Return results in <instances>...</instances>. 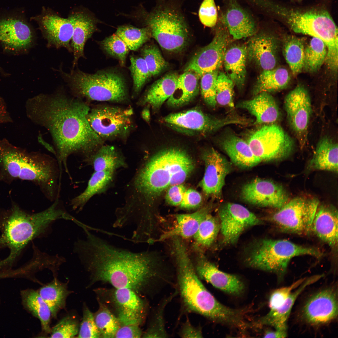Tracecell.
Here are the masks:
<instances>
[{
	"label": "cell",
	"mask_w": 338,
	"mask_h": 338,
	"mask_svg": "<svg viewBox=\"0 0 338 338\" xmlns=\"http://www.w3.org/2000/svg\"></svg>",
	"instance_id": "64"
},
{
	"label": "cell",
	"mask_w": 338,
	"mask_h": 338,
	"mask_svg": "<svg viewBox=\"0 0 338 338\" xmlns=\"http://www.w3.org/2000/svg\"><path fill=\"white\" fill-rule=\"evenodd\" d=\"M284 103L289 124L302 148L306 141L312 113L309 95L304 87L298 85L287 95Z\"/></svg>",
	"instance_id": "17"
},
{
	"label": "cell",
	"mask_w": 338,
	"mask_h": 338,
	"mask_svg": "<svg viewBox=\"0 0 338 338\" xmlns=\"http://www.w3.org/2000/svg\"><path fill=\"white\" fill-rule=\"evenodd\" d=\"M115 172L94 171L85 190L71 200L73 209L81 210L94 196L105 192L113 182Z\"/></svg>",
	"instance_id": "38"
},
{
	"label": "cell",
	"mask_w": 338,
	"mask_h": 338,
	"mask_svg": "<svg viewBox=\"0 0 338 338\" xmlns=\"http://www.w3.org/2000/svg\"><path fill=\"white\" fill-rule=\"evenodd\" d=\"M287 335V330L275 329V330H268L264 334L265 338H285Z\"/></svg>",
	"instance_id": "62"
},
{
	"label": "cell",
	"mask_w": 338,
	"mask_h": 338,
	"mask_svg": "<svg viewBox=\"0 0 338 338\" xmlns=\"http://www.w3.org/2000/svg\"><path fill=\"white\" fill-rule=\"evenodd\" d=\"M179 76L176 73H170L157 80L139 100L138 105L158 110L173 93Z\"/></svg>",
	"instance_id": "31"
},
{
	"label": "cell",
	"mask_w": 338,
	"mask_h": 338,
	"mask_svg": "<svg viewBox=\"0 0 338 338\" xmlns=\"http://www.w3.org/2000/svg\"><path fill=\"white\" fill-rule=\"evenodd\" d=\"M21 295L24 308L40 320L42 332L45 334L50 333L51 312L38 291L32 289L22 290Z\"/></svg>",
	"instance_id": "39"
},
{
	"label": "cell",
	"mask_w": 338,
	"mask_h": 338,
	"mask_svg": "<svg viewBox=\"0 0 338 338\" xmlns=\"http://www.w3.org/2000/svg\"><path fill=\"white\" fill-rule=\"evenodd\" d=\"M247 58L246 46L239 44L227 49L224 57L226 74L240 89L245 83Z\"/></svg>",
	"instance_id": "33"
},
{
	"label": "cell",
	"mask_w": 338,
	"mask_h": 338,
	"mask_svg": "<svg viewBox=\"0 0 338 338\" xmlns=\"http://www.w3.org/2000/svg\"><path fill=\"white\" fill-rule=\"evenodd\" d=\"M220 230L223 242L233 244L246 228L259 224L261 221L253 213L238 204L227 203L219 209Z\"/></svg>",
	"instance_id": "18"
},
{
	"label": "cell",
	"mask_w": 338,
	"mask_h": 338,
	"mask_svg": "<svg viewBox=\"0 0 338 338\" xmlns=\"http://www.w3.org/2000/svg\"><path fill=\"white\" fill-rule=\"evenodd\" d=\"M333 249L338 245V211L332 205H322L318 208L311 231Z\"/></svg>",
	"instance_id": "28"
},
{
	"label": "cell",
	"mask_w": 338,
	"mask_h": 338,
	"mask_svg": "<svg viewBox=\"0 0 338 338\" xmlns=\"http://www.w3.org/2000/svg\"><path fill=\"white\" fill-rule=\"evenodd\" d=\"M202 201V196L199 192L194 189H189L185 192L180 206L186 209L193 208L199 206Z\"/></svg>",
	"instance_id": "58"
},
{
	"label": "cell",
	"mask_w": 338,
	"mask_h": 338,
	"mask_svg": "<svg viewBox=\"0 0 338 338\" xmlns=\"http://www.w3.org/2000/svg\"><path fill=\"white\" fill-rule=\"evenodd\" d=\"M323 274L313 275L305 278L304 282L292 292L282 305L277 309L270 310L265 315L256 322L259 325H269L275 329L287 330V323L291 311L299 296L309 285L317 281Z\"/></svg>",
	"instance_id": "29"
},
{
	"label": "cell",
	"mask_w": 338,
	"mask_h": 338,
	"mask_svg": "<svg viewBox=\"0 0 338 338\" xmlns=\"http://www.w3.org/2000/svg\"><path fill=\"white\" fill-rule=\"evenodd\" d=\"M12 120L8 112L6 104L0 96V124L12 122Z\"/></svg>",
	"instance_id": "61"
},
{
	"label": "cell",
	"mask_w": 338,
	"mask_h": 338,
	"mask_svg": "<svg viewBox=\"0 0 338 338\" xmlns=\"http://www.w3.org/2000/svg\"><path fill=\"white\" fill-rule=\"evenodd\" d=\"M220 229V223L217 219L208 214L200 223L193 236L197 246L206 247L214 242Z\"/></svg>",
	"instance_id": "45"
},
{
	"label": "cell",
	"mask_w": 338,
	"mask_h": 338,
	"mask_svg": "<svg viewBox=\"0 0 338 338\" xmlns=\"http://www.w3.org/2000/svg\"><path fill=\"white\" fill-rule=\"evenodd\" d=\"M237 106L247 110L254 116L256 118L255 124L273 123L280 116L278 106L269 93H260L252 99L239 103Z\"/></svg>",
	"instance_id": "30"
},
{
	"label": "cell",
	"mask_w": 338,
	"mask_h": 338,
	"mask_svg": "<svg viewBox=\"0 0 338 338\" xmlns=\"http://www.w3.org/2000/svg\"><path fill=\"white\" fill-rule=\"evenodd\" d=\"M319 205V201L315 198L297 197L279 208L272 216L271 220L285 232L308 234L311 231Z\"/></svg>",
	"instance_id": "13"
},
{
	"label": "cell",
	"mask_w": 338,
	"mask_h": 338,
	"mask_svg": "<svg viewBox=\"0 0 338 338\" xmlns=\"http://www.w3.org/2000/svg\"><path fill=\"white\" fill-rule=\"evenodd\" d=\"M265 15L286 25L296 33L320 39L327 47L338 39V29L322 5L299 7L275 0H245Z\"/></svg>",
	"instance_id": "5"
},
{
	"label": "cell",
	"mask_w": 338,
	"mask_h": 338,
	"mask_svg": "<svg viewBox=\"0 0 338 338\" xmlns=\"http://www.w3.org/2000/svg\"><path fill=\"white\" fill-rule=\"evenodd\" d=\"M92 166L94 171H112L126 166L123 155L114 146L102 145L87 157L84 159Z\"/></svg>",
	"instance_id": "36"
},
{
	"label": "cell",
	"mask_w": 338,
	"mask_h": 338,
	"mask_svg": "<svg viewBox=\"0 0 338 338\" xmlns=\"http://www.w3.org/2000/svg\"><path fill=\"white\" fill-rule=\"evenodd\" d=\"M133 115L130 107L99 105L90 108L87 119L92 128L103 141L125 140L134 128Z\"/></svg>",
	"instance_id": "11"
},
{
	"label": "cell",
	"mask_w": 338,
	"mask_h": 338,
	"mask_svg": "<svg viewBox=\"0 0 338 338\" xmlns=\"http://www.w3.org/2000/svg\"><path fill=\"white\" fill-rule=\"evenodd\" d=\"M34 30L22 15L8 14L0 16V43L15 53L25 52L33 45Z\"/></svg>",
	"instance_id": "16"
},
{
	"label": "cell",
	"mask_w": 338,
	"mask_h": 338,
	"mask_svg": "<svg viewBox=\"0 0 338 338\" xmlns=\"http://www.w3.org/2000/svg\"><path fill=\"white\" fill-rule=\"evenodd\" d=\"M149 107L146 106L142 110L141 116L146 122L149 123L151 120L150 111Z\"/></svg>",
	"instance_id": "63"
},
{
	"label": "cell",
	"mask_w": 338,
	"mask_h": 338,
	"mask_svg": "<svg viewBox=\"0 0 338 338\" xmlns=\"http://www.w3.org/2000/svg\"><path fill=\"white\" fill-rule=\"evenodd\" d=\"M216 25L215 34L212 41L194 55L184 71H192L201 77L206 73L219 70L222 66L230 34L218 18Z\"/></svg>",
	"instance_id": "15"
},
{
	"label": "cell",
	"mask_w": 338,
	"mask_h": 338,
	"mask_svg": "<svg viewBox=\"0 0 338 338\" xmlns=\"http://www.w3.org/2000/svg\"><path fill=\"white\" fill-rule=\"evenodd\" d=\"M182 183L174 185L167 188L165 198L167 202L172 206L180 205L186 190Z\"/></svg>",
	"instance_id": "57"
},
{
	"label": "cell",
	"mask_w": 338,
	"mask_h": 338,
	"mask_svg": "<svg viewBox=\"0 0 338 338\" xmlns=\"http://www.w3.org/2000/svg\"><path fill=\"white\" fill-rule=\"evenodd\" d=\"M79 325L76 317L67 315L62 318L52 328L50 337L72 338L78 335Z\"/></svg>",
	"instance_id": "52"
},
{
	"label": "cell",
	"mask_w": 338,
	"mask_h": 338,
	"mask_svg": "<svg viewBox=\"0 0 338 338\" xmlns=\"http://www.w3.org/2000/svg\"><path fill=\"white\" fill-rule=\"evenodd\" d=\"M78 338H99L100 333L95 323L93 314L84 305L83 317L79 325Z\"/></svg>",
	"instance_id": "53"
},
{
	"label": "cell",
	"mask_w": 338,
	"mask_h": 338,
	"mask_svg": "<svg viewBox=\"0 0 338 338\" xmlns=\"http://www.w3.org/2000/svg\"><path fill=\"white\" fill-rule=\"evenodd\" d=\"M219 70L206 73L200 77V89L203 99L206 104L212 108H215L216 87Z\"/></svg>",
	"instance_id": "51"
},
{
	"label": "cell",
	"mask_w": 338,
	"mask_h": 338,
	"mask_svg": "<svg viewBox=\"0 0 338 338\" xmlns=\"http://www.w3.org/2000/svg\"><path fill=\"white\" fill-rule=\"evenodd\" d=\"M234 84L227 74L219 72L216 87V100L220 105L234 107L233 100Z\"/></svg>",
	"instance_id": "49"
},
{
	"label": "cell",
	"mask_w": 338,
	"mask_h": 338,
	"mask_svg": "<svg viewBox=\"0 0 338 338\" xmlns=\"http://www.w3.org/2000/svg\"><path fill=\"white\" fill-rule=\"evenodd\" d=\"M182 338H202L203 335L200 328L193 325L187 319L183 324L180 333Z\"/></svg>",
	"instance_id": "60"
},
{
	"label": "cell",
	"mask_w": 338,
	"mask_h": 338,
	"mask_svg": "<svg viewBox=\"0 0 338 338\" xmlns=\"http://www.w3.org/2000/svg\"><path fill=\"white\" fill-rule=\"evenodd\" d=\"M327 54V47L324 42L312 37L305 46L303 69L310 73L317 71L325 62Z\"/></svg>",
	"instance_id": "43"
},
{
	"label": "cell",
	"mask_w": 338,
	"mask_h": 338,
	"mask_svg": "<svg viewBox=\"0 0 338 338\" xmlns=\"http://www.w3.org/2000/svg\"><path fill=\"white\" fill-rule=\"evenodd\" d=\"M305 278L300 279L289 286L278 289L273 291L270 295L269 300L270 310L277 309L281 306L293 290L297 288Z\"/></svg>",
	"instance_id": "56"
},
{
	"label": "cell",
	"mask_w": 338,
	"mask_h": 338,
	"mask_svg": "<svg viewBox=\"0 0 338 338\" xmlns=\"http://www.w3.org/2000/svg\"><path fill=\"white\" fill-rule=\"evenodd\" d=\"M31 18L38 24L48 47L64 48L72 52L71 42L73 28L68 18H62L50 9L43 8L39 15Z\"/></svg>",
	"instance_id": "19"
},
{
	"label": "cell",
	"mask_w": 338,
	"mask_h": 338,
	"mask_svg": "<svg viewBox=\"0 0 338 338\" xmlns=\"http://www.w3.org/2000/svg\"><path fill=\"white\" fill-rule=\"evenodd\" d=\"M285 60L294 76L303 69L305 46L303 39L292 35L286 36L283 45Z\"/></svg>",
	"instance_id": "42"
},
{
	"label": "cell",
	"mask_w": 338,
	"mask_h": 338,
	"mask_svg": "<svg viewBox=\"0 0 338 338\" xmlns=\"http://www.w3.org/2000/svg\"><path fill=\"white\" fill-rule=\"evenodd\" d=\"M337 315V292L334 287L326 288L314 294L306 302L302 310L303 319L313 325L330 323Z\"/></svg>",
	"instance_id": "20"
},
{
	"label": "cell",
	"mask_w": 338,
	"mask_h": 338,
	"mask_svg": "<svg viewBox=\"0 0 338 338\" xmlns=\"http://www.w3.org/2000/svg\"><path fill=\"white\" fill-rule=\"evenodd\" d=\"M146 22L151 37L164 49L178 52L186 47L189 33L182 14L175 9L159 8L146 15Z\"/></svg>",
	"instance_id": "10"
},
{
	"label": "cell",
	"mask_w": 338,
	"mask_h": 338,
	"mask_svg": "<svg viewBox=\"0 0 338 338\" xmlns=\"http://www.w3.org/2000/svg\"><path fill=\"white\" fill-rule=\"evenodd\" d=\"M221 146L232 162L240 167L251 168L261 161L253 154L248 142L233 134L224 138Z\"/></svg>",
	"instance_id": "32"
},
{
	"label": "cell",
	"mask_w": 338,
	"mask_h": 338,
	"mask_svg": "<svg viewBox=\"0 0 338 338\" xmlns=\"http://www.w3.org/2000/svg\"><path fill=\"white\" fill-rule=\"evenodd\" d=\"M143 58L147 66L151 77L156 76L164 70L168 64L156 45H146L141 49Z\"/></svg>",
	"instance_id": "48"
},
{
	"label": "cell",
	"mask_w": 338,
	"mask_h": 338,
	"mask_svg": "<svg viewBox=\"0 0 338 338\" xmlns=\"http://www.w3.org/2000/svg\"><path fill=\"white\" fill-rule=\"evenodd\" d=\"M113 297L120 324L138 325L142 320L145 308L136 293L129 288L115 289Z\"/></svg>",
	"instance_id": "27"
},
{
	"label": "cell",
	"mask_w": 338,
	"mask_h": 338,
	"mask_svg": "<svg viewBox=\"0 0 338 338\" xmlns=\"http://www.w3.org/2000/svg\"><path fill=\"white\" fill-rule=\"evenodd\" d=\"M200 78L197 74L191 71H185L179 75L175 90L166 101L167 105L172 108H178L193 100L199 92Z\"/></svg>",
	"instance_id": "34"
},
{
	"label": "cell",
	"mask_w": 338,
	"mask_h": 338,
	"mask_svg": "<svg viewBox=\"0 0 338 338\" xmlns=\"http://www.w3.org/2000/svg\"><path fill=\"white\" fill-rule=\"evenodd\" d=\"M177 280L181 295L186 308L213 322L233 327L239 322V309L228 307L218 302L200 280L182 239H173Z\"/></svg>",
	"instance_id": "4"
},
{
	"label": "cell",
	"mask_w": 338,
	"mask_h": 338,
	"mask_svg": "<svg viewBox=\"0 0 338 338\" xmlns=\"http://www.w3.org/2000/svg\"><path fill=\"white\" fill-rule=\"evenodd\" d=\"M218 18L234 39L250 37L257 31L254 18L237 0H226L225 8Z\"/></svg>",
	"instance_id": "23"
},
{
	"label": "cell",
	"mask_w": 338,
	"mask_h": 338,
	"mask_svg": "<svg viewBox=\"0 0 338 338\" xmlns=\"http://www.w3.org/2000/svg\"><path fill=\"white\" fill-rule=\"evenodd\" d=\"M115 33L132 51L138 50L152 37L148 27L139 28L130 25L122 26L117 28Z\"/></svg>",
	"instance_id": "44"
},
{
	"label": "cell",
	"mask_w": 338,
	"mask_h": 338,
	"mask_svg": "<svg viewBox=\"0 0 338 338\" xmlns=\"http://www.w3.org/2000/svg\"><path fill=\"white\" fill-rule=\"evenodd\" d=\"M67 216L57 201L46 210L34 214L13 205L0 218V247L7 246L10 250L8 258L0 261V269L11 266L28 243L44 232L52 222L65 219Z\"/></svg>",
	"instance_id": "6"
},
{
	"label": "cell",
	"mask_w": 338,
	"mask_h": 338,
	"mask_svg": "<svg viewBox=\"0 0 338 338\" xmlns=\"http://www.w3.org/2000/svg\"><path fill=\"white\" fill-rule=\"evenodd\" d=\"M142 335V331L138 325H125L119 327L115 337L140 338Z\"/></svg>",
	"instance_id": "59"
},
{
	"label": "cell",
	"mask_w": 338,
	"mask_h": 338,
	"mask_svg": "<svg viewBox=\"0 0 338 338\" xmlns=\"http://www.w3.org/2000/svg\"><path fill=\"white\" fill-rule=\"evenodd\" d=\"M38 292L49 307L52 317L55 319L59 311L65 307L66 299L71 293L67 283L60 282L56 277Z\"/></svg>",
	"instance_id": "40"
},
{
	"label": "cell",
	"mask_w": 338,
	"mask_h": 338,
	"mask_svg": "<svg viewBox=\"0 0 338 338\" xmlns=\"http://www.w3.org/2000/svg\"><path fill=\"white\" fill-rule=\"evenodd\" d=\"M162 121L177 132L192 136L206 135L229 125L244 123L242 118L231 116L220 119L214 118L195 108L170 114L163 118Z\"/></svg>",
	"instance_id": "12"
},
{
	"label": "cell",
	"mask_w": 338,
	"mask_h": 338,
	"mask_svg": "<svg viewBox=\"0 0 338 338\" xmlns=\"http://www.w3.org/2000/svg\"><path fill=\"white\" fill-rule=\"evenodd\" d=\"M203 160L205 170L201 187L207 195L218 197L221 195L225 178L231 170L230 163L213 148L204 153Z\"/></svg>",
	"instance_id": "22"
},
{
	"label": "cell",
	"mask_w": 338,
	"mask_h": 338,
	"mask_svg": "<svg viewBox=\"0 0 338 338\" xmlns=\"http://www.w3.org/2000/svg\"><path fill=\"white\" fill-rule=\"evenodd\" d=\"M100 44L108 54L119 61L121 65H125L130 49L119 36L114 33L101 41Z\"/></svg>",
	"instance_id": "50"
},
{
	"label": "cell",
	"mask_w": 338,
	"mask_h": 338,
	"mask_svg": "<svg viewBox=\"0 0 338 338\" xmlns=\"http://www.w3.org/2000/svg\"><path fill=\"white\" fill-rule=\"evenodd\" d=\"M194 267L199 278L225 293L238 295L244 290L243 283L237 276L221 271L203 257L200 258Z\"/></svg>",
	"instance_id": "25"
},
{
	"label": "cell",
	"mask_w": 338,
	"mask_h": 338,
	"mask_svg": "<svg viewBox=\"0 0 338 338\" xmlns=\"http://www.w3.org/2000/svg\"><path fill=\"white\" fill-rule=\"evenodd\" d=\"M246 46L247 58L263 70L273 69L277 60L278 44L275 37L263 31L250 37Z\"/></svg>",
	"instance_id": "24"
},
{
	"label": "cell",
	"mask_w": 338,
	"mask_h": 338,
	"mask_svg": "<svg viewBox=\"0 0 338 338\" xmlns=\"http://www.w3.org/2000/svg\"><path fill=\"white\" fill-rule=\"evenodd\" d=\"M247 142L253 154L261 161L285 158L294 147L293 139L275 124L262 126L251 136Z\"/></svg>",
	"instance_id": "14"
},
{
	"label": "cell",
	"mask_w": 338,
	"mask_h": 338,
	"mask_svg": "<svg viewBox=\"0 0 338 338\" xmlns=\"http://www.w3.org/2000/svg\"><path fill=\"white\" fill-rule=\"evenodd\" d=\"M26 107L28 118L50 133L59 167L63 165L67 172L70 155L80 154L84 159L103 145L88 120L90 107L81 99L60 91L41 94L29 99Z\"/></svg>",
	"instance_id": "1"
},
{
	"label": "cell",
	"mask_w": 338,
	"mask_h": 338,
	"mask_svg": "<svg viewBox=\"0 0 338 338\" xmlns=\"http://www.w3.org/2000/svg\"><path fill=\"white\" fill-rule=\"evenodd\" d=\"M198 15L203 25L210 28L215 26L218 15L214 0H204L200 7Z\"/></svg>",
	"instance_id": "54"
},
{
	"label": "cell",
	"mask_w": 338,
	"mask_h": 338,
	"mask_svg": "<svg viewBox=\"0 0 338 338\" xmlns=\"http://www.w3.org/2000/svg\"><path fill=\"white\" fill-rule=\"evenodd\" d=\"M304 255L319 258L322 253L315 248L299 245L288 240L266 239L253 251L247 261L251 267L281 276L285 273L291 259Z\"/></svg>",
	"instance_id": "9"
},
{
	"label": "cell",
	"mask_w": 338,
	"mask_h": 338,
	"mask_svg": "<svg viewBox=\"0 0 338 338\" xmlns=\"http://www.w3.org/2000/svg\"><path fill=\"white\" fill-rule=\"evenodd\" d=\"M93 315L101 337H115L117 330L120 326L117 317L102 304H100L99 309Z\"/></svg>",
	"instance_id": "46"
},
{
	"label": "cell",
	"mask_w": 338,
	"mask_h": 338,
	"mask_svg": "<svg viewBox=\"0 0 338 338\" xmlns=\"http://www.w3.org/2000/svg\"><path fill=\"white\" fill-rule=\"evenodd\" d=\"M241 197L255 205L279 208L288 202V195L280 185L270 180L256 178L242 187Z\"/></svg>",
	"instance_id": "21"
},
{
	"label": "cell",
	"mask_w": 338,
	"mask_h": 338,
	"mask_svg": "<svg viewBox=\"0 0 338 338\" xmlns=\"http://www.w3.org/2000/svg\"><path fill=\"white\" fill-rule=\"evenodd\" d=\"M171 298L165 300L161 305L155 316L152 325L143 335L144 337L166 338L168 337L164 318V308Z\"/></svg>",
	"instance_id": "55"
},
{
	"label": "cell",
	"mask_w": 338,
	"mask_h": 338,
	"mask_svg": "<svg viewBox=\"0 0 338 338\" xmlns=\"http://www.w3.org/2000/svg\"><path fill=\"white\" fill-rule=\"evenodd\" d=\"M338 145L330 138L324 137L318 142L309 164L310 169L338 172Z\"/></svg>",
	"instance_id": "37"
},
{
	"label": "cell",
	"mask_w": 338,
	"mask_h": 338,
	"mask_svg": "<svg viewBox=\"0 0 338 338\" xmlns=\"http://www.w3.org/2000/svg\"><path fill=\"white\" fill-rule=\"evenodd\" d=\"M208 214V208H203L192 213L176 215L175 226L163 233L156 241H163L175 237L182 238L193 237L201 222Z\"/></svg>",
	"instance_id": "35"
},
{
	"label": "cell",
	"mask_w": 338,
	"mask_h": 338,
	"mask_svg": "<svg viewBox=\"0 0 338 338\" xmlns=\"http://www.w3.org/2000/svg\"><path fill=\"white\" fill-rule=\"evenodd\" d=\"M85 233L86 238L80 241L77 248L93 280L136 293L157 276L158 264L154 252L132 251L113 245L89 230Z\"/></svg>",
	"instance_id": "2"
},
{
	"label": "cell",
	"mask_w": 338,
	"mask_h": 338,
	"mask_svg": "<svg viewBox=\"0 0 338 338\" xmlns=\"http://www.w3.org/2000/svg\"><path fill=\"white\" fill-rule=\"evenodd\" d=\"M60 71L76 97L119 104L129 100L125 81L119 73L104 70L91 74L78 69H72L68 73Z\"/></svg>",
	"instance_id": "8"
},
{
	"label": "cell",
	"mask_w": 338,
	"mask_h": 338,
	"mask_svg": "<svg viewBox=\"0 0 338 338\" xmlns=\"http://www.w3.org/2000/svg\"><path fill=\"white\" fill-rule=\"evenodd\" d=\"M288 70L279 67L263 70L258 76L253 90L256 95L260 93L277 91L286 87L290 81Z\"/></svg>",
	"instance_id": "41"
},
{
	"label": "cell",
	"mask_w": 338,
	"mask_h": 338,
	"mask_svg": "<svg viewBox=\"0 0 338 338\" xmlns=\"http://www.w3.org/2000/svg\"><path fill=\"white\" fill-rule=\"evenodd\" d=\"M130 62L129 69L133 79V95L135 97L139 94L151 77L146 64L142 57L131 56Z\"/></svg>",
	"instance_id": "47"
},
{
	"label": "cell",
	"mask_w": 338,
	"mask_h": 338,
	"mask_svg": "<svg viewBox=\"0 0 338 338\" xmlns=\"http://www.w3.org/2000/svg\"><path fill=\"white\" fill-rule=\"evenodd\" d=\"M68 18L73 28L71 46L74 55L72 68L74 69L77 65L79 59L84 57L85 44L95 31L96 27L93 17L80 8L73 10Z\"/></svg>",
	"instance_id": "26"
},
{
	"label": "cell",
	"mask_w": 338,
	"mask_h": 338,
	"mask_svg": "<svg viewBox=\"0 0 338 338\" xmlns=\"http://www.w3.org/2000/svg\"><path fill=\"white\" fill-rule=\"evenodd\" d=\"M194 164L182 149L167 148L154 154L140 166L132 182L135 206L141 199H153L170 187L182 183Z\"/></svg>",
	"instance_id": "3"
},
{
	"label": "cell",
	"mask_w": 338,
	"mask_h": 338,
	"mask_svg": "<svg viewBox=\"0 0 338 338\" xmlns=\"http://www.w3.org/2000/svg\"><path fill=\"white\" fill-rule=\"evenodd\" d=\"M58 168L47 156L29 152L6 139H0V180L10 183L17 179L31 181L44 192L53 190L57 183Z\"/></svg>",
	"instance_id": "7"
}]
</instances>
